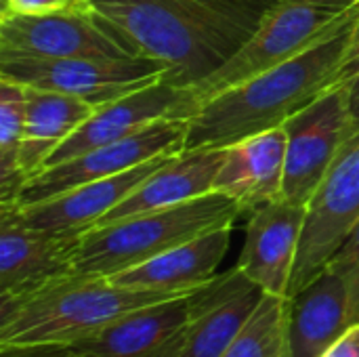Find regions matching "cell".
Segmentation results:
<instances>
[{
	"label": "cell",
	"instance_id": "obj_1",
	"mask_svg": "<svg viewBox=\"0 0 359 357\" xmlns=\"http://www.w3.org/2000/svg\"><path fill=\"white\" fill-rule=\"evenodd\" d=\"M137 57L164 65L162 82L194 88L257 32L276 0H88Z\"/></svg>",
	"mask_w": 359,
	"mask_h": 357
},
{
	"label": "cell",
	"instance_id": "obj_2",
	"mask_svg": "<svg viewBox=\"0 0 359 357\" xmlns=\"http://www.w3.org/2000/svg\"><path fill=\"white\" fill-rule=\"evenodd\" d=\"M359 4H353L311 48L206 99L187 118L185 149L229 147L284 122L334 86Z\"/></svg>",
	"mask_w": 359,
	"mask_h": 357
},
{
	"label": "cell",
	"instance_id": "obj_3",
	"mask_svg": "<svg viewBox=\"0 0 359 357\" xmlns=\"http://www.w3.org/2000/svg\"><path fill=\"white\" fill-rule=\"evenodd\" d=\"M170 297L179 295L124 288L105 276L69 274L21 297L0 299V343L74 347L124 314Z\"/></svg>",
	"mask_w": 359,
	"mask_h": 357
},
{
	"label": "cell",
	"instance_id": "obj_4",
	"mask_svg": "<svg viewBox=\"0 0 359 357\" xmlns=\"http://www.w3.org/2000/svg\"><path fill=\"white\" fill-rule=\"evenodd\" d=\"M240 215L236 200L212 191L177 206L95 225L82 234L74 274L109 278L202 234L233 225Z\"/></svg>",
	"mask_w": 359,
	"mask_h": 357
},
{
	"label": "cell",
	"instance_id": "obj_5",
	"mask_svg": "<svg viewBox=\"0 0 359 357\" xmlns=\"http://www.w3.org/2000/svg\"><path fill=\"white\" fill-rule=\"evenodd\" d=\"M353 4V0H276L250 40L221 69L189 88L196 109L217 93L305 53Z\"/></svg>",
	"mask_w": 359,
	"mask_h": 357
},
{
	"label": "cell",
	"instance_id": "obj_6",
	"mask_svg": "<svg viewBox=\"0 0 359 357\" xmlns=\"http://www.w3.org/2000/svg\"><path fill=\"white\" fill-rule=\"evenodd\" d=\"M359 221V130L343 145L307 204L288 299L313 282Z\"/></svg>",
	"mask_w": 359,
	"mask_h": 357
},
{
	"label": "cell",
	"instance_id": "obj_7",
	"mask_svg": "<svg viewBox=\"0 0 359 357\" xmlns=\"http://www.w3.org/2000/svg\"><path fill=\"white\" fill-rule=\"evenodd\" d=\"M164 65L147 57H61L0 59V78L27 88L72 95L103 105L133 90L160 82Z\"/></svg>",
	"mask_w": 359,
	"mask_h": 357
},
{
	"label": "cell",
	"instance_id": "obj_8",
	"mask_svg": "<svg viewBox=\"0 0 359 357\" xmlns=\"http://www.w3.org/2000/svg\"><path fill=\"white\" fill-rule=\"evenodd\" d=\"M286 168L282 200L307 206L343 145L359 130L343 88L332 86L284 122Z\"/></svg>",
	"mask_w": 359,
	"mask_h": 357
},
{
	"label": "cell",
	"instance_id": "obj_9",
	"mask_svg": "<svg viewBox=\"0 0 359 357\" xmlns=\"http://www.w3.org/2000/svg\"><path fill=\"white\" fill-rule=\"evenodd\" d=\"M185 139H187V120L181 118L158 120L130 137L88 149L76 158L42 168L25 183V187L17 198V204L19 206L38 204L78 185L122 175L158 156L179 154L185 149Z\"/></svg>",
	"mask_w": 359,
	"mask_h": 357
},
{
	"label": "cell",
	"instance_id": "obj_10",
	"mask_svg": "<svg viewBox=\"0 0 359 357\" xmlns=\"http://www.w3.org/2000/svg\"><path fill=\"white\" fill-rule=\"evenodd\" d=\"M133 57V50L90 8L44 15L0 13V59Z\"/></svg>",
	"mask_w": 359,
	"mask_h": 357
},
{
	"label": "cell",
	"instance_id": "obj_11",
	"mask_svg": "<svg viewBox=\"0 0 359 357\" xmlns=\"http://www.w3.org/2000/svg\"><path fill=\"white\" fill-rule=\"evenodd\" d=\"M82 234L29 227L17 202L0 204V299L21 297L74 274Z\"/></svg>",
	"mask_w": 359,
	"mask_h": 357
},
{
	"label": "cell",
	"instance_id": "obj_12",
	"mask_svg": "<svg viewBox=\"0 0 359 357\" xmlns=\"http://www.w3.org/2000/svg\"><path fill=\"white\" fill-rule=\"evenodd\" d=\"M194 112H196V103L189 88H177L162 80L154 82L120 99L97 105L93 116L84 120L55 149L46 166L65 162L88 149L130 137L164 118L187 120Z\"/></svg>",
	"mask_w": 359,
	"mask_h": 357
},
{
	"label": "cell",
	"instance_id": "obj_13",
	"mask_svg": "<svg viewBox=\"0 0 359 357\" xmlns=\"http://www.w3.org/2000/svg\"><path fill=\"white\" fill-rule=\"evenodd\" d=\"M265 292L236 265L191 292V316L172 357H223Z\"/></svg>",
	"mask_w": 359,
	"mask_h": 357
},
{
	"label": "cell",
	"instance_id": "obj_14",
	"mask_svg": "<svg viewBox=\"0 0 359 357\" xmlns=\"http://www.w3.org/2000/svg\"><path fill=\"white\" fill-rule=\"evenodd\" d=\"M307 206L276 200L250 213L238 267L265 292L288 299Z\"/></svg>",
	"mask_w": 359,
	"mask_h": 357
},
{
	"label": "cell",
	"instance_id": "obj_15",
	"mask_svg": "<svg viewBox=\"0 0 359 357\" xmlns=\"http://www.w3.org/2000/svg\"><path fill=\"white\" fill-rule=\"evenodd\" d=\"M191 316V292L124 314L103 330L76 343L84 357H172Z\"/></svg>",
	"mask_w": 359,
	"mask_h": 357
},
{
	"label": "cell",
	"instance_id": "obj_16",
	"mask_svg": "<svg viewBox=\"0 0 359 357\" xmlns=\"http://www.w3.org/2000/svg\"><path fill=\"white\" fill-rule=\"evenodd\" d=\"M172 156L177 154L158 156L122 175L78 185L38 204H17L19 215L29 227L36 229L53 234H84L90 227H95L122 200H126L154 170H158Z\"/></svg>",
	"mask_w": 359,
	"mask_h": 357
},
{
	"label": "cell",
	"instance_id": "obj_17",
	"mask_svg": "<svg viewBox=\"0 0 359 357\" xmlns=\"http://www.w3.org/2000/svg\"><path fill=\"white\" fill-rule=\"evenodd\" d=\"M286 141L284 126H278L225 147L215 191L236 200L242 213L282 200Z\"/></svg>",
	"mask_w": 359,
	"mask_h": 357
},
{
	"label": "cell",
	"instance_id": "obj_18",
	"mask_svg": "<svg viewBox=\"0 0 359 357\" xmlns=\"http://www.w3.org/2000/svg\"><path fill=\"white\" fill-rule=\"evenodd\" d=\"M353 326L347 282L326 267L301 292L288 299V357H322Z\"/></svg>",
	"mask_w": 359,
	"mask_h": 357
},
{
	"label": "cell",
	"instance_id": "obj_19",
	"mask_svg": "<svg viewBox=\"0 0 359 357\" xmlns=\"http://www.w3.org/2000/svg\"><path fill=\"white\" fill-rule=\"evenodd\" d=\"M231 227L233 225H225L202 234L141 265L109 276V280L118 286L135 290L164 295L194 292L217 276V267L229 248Z\"/></svg>",
	"mask_w": 359,
	"mask_h": 357
},
{
	"label": "cell",
	"instance_id": "obj_20",
	"mask_svg": "<svg viewBox=\"0 0 359 357\" xmlns=\"http://www.w3.org/2000/svg\"><path fill=\"white\" fill-rule=\"evenodd\" d=\"M225 158V147L183 149L154 170L126 200L109 210L97 225L133 215L177 206L215 191V181Z\"/></svg>",
	"mask_w": 359,
	"mask_h": 357
},
{
	"label": "cell",
	"instance_id": "obj_21",
	"mask_svg": "<svg viewBox=\"0 0 359 357\" xmlns=\"http://www.w3.org/2000/svg\"><path fill=\"white\" fill-rule=\"evenodd\" d=\"M90 101L25 86V128L19 151V170L25 183L38 175L55 149L93 116Z\"/></svg>",
	"mask_w": 359,
	"mask_h": 357
},
{
	"label": "cell",
	"instance_id": "obj_22",
	"mask_svg": "<svg viewBox=\"0 0 359 357\" xmlns=\"http://www.w3.org/2000/svg\"><path fill=\"white\" fill-rule=\"evenodd\" d=\"M25 128V86L0 78V204L17 202L25 179L19 170V151Z\"/></svg>",
	"mask_w": 359,
	"mask_h": 357
},
{
	"label": "cell",
	"instance_id": "obj_23",
	"mask_svg": "<svg viewBox=\"0 0 359 357\" xmlns=\"http://www.w3.org/2000/svg\"><path fill=\"white\" fill-rule=\"evenodd\" d=\"M288 299L265 295L223 357H288Z\"/></svg>",
	"mask_w": 359,
	"mask_h": 357
},
{
	"label": "cell",
	"instance_id": "obj_24",
	"mask_svg": "<svg viewBox=\"0 0 359 357\" xmlns=\"http://www.w3.org/2000/svg\"><path fill=\"white\" fill-rule=\"evenodd\" d=\"M328 267L347 282L351 297V320L353 324H359V221L339 248V252L332 257Z\"/></svg>",
	"mask_w": 359,
	"mask_h": 357
},
{
	"label": "cell",
	"instance_id": "obj_25",
	"mask_svg": "<svg viewBox=\"0 0 359 357\" xmlns=\"http://www.w3.org/2000/svg\"><path fill=\"white\" fill-rule=\"evenodd\" d=\"M334 86L343 88L353 116L359 122V19L351 36V42L347 46V53L337 69V78H334Z\"/></svg>",
	"mask_w": 359,
	"mask_h": 357
},
{
	"label": "cell",
	"instance_id": "obj_26",
	"mask_svg": "<svg viewBox=\"0 0 359 357\" xmlns=\"http://www.w3.org/2000/svg\"><path fill=\"white\" fill-rule=\"evenodd\" d=\"M88 0H2V13H21V15H44L67 8H86Z\"/></svg>",
	"mask_w": 359,
	"mask_h": 357
},
{
	"label": "cell",
	"instance_id": "obj_27",
	"mask_svg": "<svg viewBox=\"0 0 359 357\" xmlns=\"http://www.w3.org/2000/svg\"><path fill=\"white\" fill-rule=\"evenodd\" d=\"M0 357H74V349L50 343H0Z\"/></svg>",
	"mask_w": 359,
	"mask_h": 357
},
{
	"label": "cell",
	"instance_id": "obj_28",
	"mask_svg": "<svg viewBox=\"0 0 359 357\" xmlns=\"http://www.w3.org/2000/svg\"><path fill=\"white\" fill-rule=\"evenodd\" d=\"M322 357H359V324L347 328Z\"/></svg>",
	"mask_w": 359,
	"mask_h": 357
},
{
	"label": "cell",
	"instance_id": "obj_29",
	"mask_svg": "<svg viewBox=\"0 0 359 357\" xmlns=\"http://www.w3.org/2000/svg\"><path fill=\"white\" fill-rule=\"evenodd\" d=\"M74 357H84V356H78V353H74Z\"/></svg>",
	"mask_w": 359,
	"mask_h": 357
},
{
	"label": "cell",
	"instance_id": "obj_30",
	"mask_svg": "<svg viewBox=\"0 0 359 357\" xmlns=\"http://www.w3.org/2000/svg\"><path fill=\"white\" fill-rule=\"evenodd\" d=\"M353 2H355V4H359V0H353Z\"/></svg>",
	"mask_w": 359,
	"mask_h": 357
}]
</instances>
